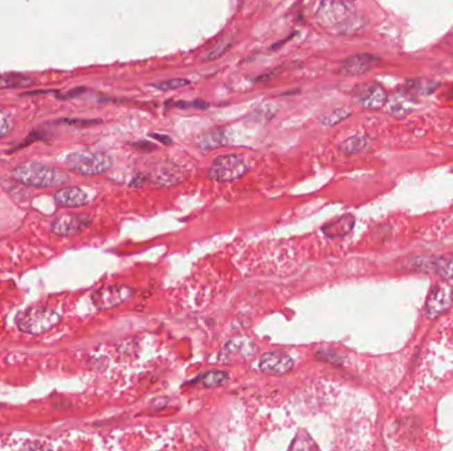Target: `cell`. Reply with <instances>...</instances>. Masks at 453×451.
<instances>
[{
	"label": "cell",
	"mask_w": 453,
	"mask_h": 451,
	"mask_svg": "<svg viewBox=\"0 0 453 451\" xmlns=\"http://www.w3.org/2000/svg\"><path fill=\"white\" fill-rule=\"evenodd\" d=\"M276 113H277L276 106L273 103L265 102V103H262L260 106H257L249 114L247 119H248L249 122L256 123V125H265V123H268L269 121L273 119V116H276Z\"/></svg>",
	"instance_id": "ffe728a7"
},
{
	"label": "cell",
	"mask_w": 453,
	"mask_h": 451,
	"mask_svg": "<svg viewBox=\"0 0 453 451\" xmlns=\"http://www.w3.org/2000/svg\"><path fill=\"white\" fill-rule=\"evenodd\" d=\"M187 85H190L189 80H186V78H174V80H167V81H163V82L153 84L151 87L162 90V91H167V90H176V89L187 87Z\"/></svg>",
	"instance_id": "4316f807"
},
{
	"label": "cell",
	"mask_w": 453,
	"mask_h": 451,
	"mask_svg": "<svg viewBox=\"0 0 453 451\" xmlns=\"http://www.w3.org/2000/svg\"><path fill=\"white\" fill-rule=\"evenodd\" d=\"M352 113L350 107L348 106H341V107H336L330 112H327L326 114H323L321 118V123L323 126H334L336 123L342 122L343 119L349 118Z\"/></svg>",
	"instance_id": "603a6c76"
},
{
	"label": "cell",
	"mask_w": 453,
	"mask_h": 451,
	"mask_svg": "<svg viewBox=\"0 0 453 451\" xmlns=\"http://www.w3.org/2000/svg\"><path fill=\"white\" fill-rule=\"evenodd\" d=\"M185 175L182 173V168H179L176 164L173 163H162L160 167L154 170L153 175L148 177V182H154L160 186H174L182 182Z\"/></svg>",
	"instance_id": "4fadbf2b"
},
{
	"label": "cell",
	"mask_w": 453,
	"mask_h": 451,
	"mask_svg": "<svg viewBox=\"0 0 453 451\" xmlns=\"http://www.w3.org/2000/svg\"><path fill=\"white\" fill-rule=\"evenodd\" d=\"M65 166L74 174L94 176L108 173L113 167V158L100 150H78L65 158Z\"/></svg>",
	"instance_id": "3957f363"
},
{
	"label": "cell",
	"mask_w": 453,
	"mask_h": 451,
	"mask_svg": "<svg viewBox=\"0 0 453 451\" xmlns=\"http://www.w3.org/2000/svg\"><path fill=\"white\" fill-rule=\"evenodd\" d=\"M61 320L59 312L44 306H33L16 317V326L22 333L42 335L56 327Z\"/></svg>",
	"instance_id": "277c9868"
},
{
	"label": "cell",
	"mask_w": 453,
	"mask_h": 451,
	"mask_svg": "<svg viewBox=\"0 0 453 451\" xmlns=\"http://www.w3.org/2000/svg\"><path fill=\"white\" fill-rule=\"evenodd\" d=\"M132 145L133 147H135V148H138V150H144V151H153V150L157 148L155 145H153V143H150V142H147V141L134 142V143H132Z\"/></svg>",
	"instance_id": "1f68e13d"
},
{
	"label": "cell",
	"mask_w": 453,
	"mask_h": 451,
	"mask_svg": "<svg viewBox=\"0 0 453 451\" xmlns=\"http://www.w3.org/2000/svg\"><path fill=\"white\" fill-rule=\"evenodd\" d=\"M14 129V116L6 109H0V138H4Z\"/></svg>",
	"instance_id": "484cf974"
},
{
	"label": "cell",
	"mask_w": 453,
	"mask_h": 451,
	"mask_svg": "<svg viewBox=\"0 0 453 451\" xmlns=\"http://www.w3.org/2000/svg\"><path fill=\"white\" fill-rule=\"evenodd\" d=\"M133 297L134 290L132 288L125 285H110L94 291L92 302L99 310H109L130 301Z\"/></svg>",
	"instance_id": "8992f818"
},
{
	"label": "cell",
	"mask_w": 453,
	"mask_h": 451,
	"mask_svg": "<svg viewBox=\"0 0 453 451\" xmlns=\"http://www.w3.org/2000/svg\"><path fill=\"white\" fill-rule=\"evenodd\" d=\"M230 380V375L224 371H208L198 378V382H200L205 388H216L224 385Z\"/></svg>",
	"instance_id": "7402d4cb"
},
{
	"label": "cell",
	"mask_w": 453,
	"mask_h": 451,
	"mask_svg": "<svg viewBox=\"0 0 453 451\" xmlns=\"http://www.w3.org/2000/svg\"><path fill=\"white\" fill-rule=\"evenodd\" d=\"M151 138H154L155 141H158V142H161V143H163V145H171L173 143V139L169 136V135H166V134H158V132H151V134H148Z\"/></svg>",
	"instance_id": "f546056e"
},
{
	"label": "cell",
	"mask_w": 453,
	"mask_h": 451,
	"mask_svg": "<svg viewBox=\"0 0 453 451\" xmlns=\"http://www.w3.org/2000/svg\"><path fill=\"white\" fill-rule=\"evenodd\" d=\"M234 42H236V32L234 30L224 32L202 53V60L203 61L219 60L234 46Z\"/></svg>",
	"instance_id": "5bb4252c"
},
{
	"label": "cell",
	"mask_w": 453,
	"mask_h": 451,
	"mask_svg": "<svg viewBox=\"0 0 453 451\" xmlns=\"http://www.w3.org/2000/svg\"><path fill=\"white\" fill-rule=\"evenodd\" d=\"M352 97L362 107L375 110L387 102V91L377 82H366L354 89Z\"/></svg>",
	"instance_id": "ba28073f"
},
{
	"label": "cell",
	"mask_w": 453,
	"mask_h": 451,
	"mask_svg": "<svg viewBox=\"0 0 453 451\" xmlns=\"http://www.w3.org/2000/svg\"><path fill=\"white\" fill-rule=\"evenodd\" d=\"M434 270L444 279L453 278V254L441 257L434 262Z\"/></svg>",
	"instance_id": "cb8c5ba5"
},
{
	"label": "cell",
	"mask_w": 453,
	"mask_h": 451,
	"mask_svg": "<svg viewBox=\"0 0 453 451\" xmlns=\"http://www.w3.org/2000/svg\"><path fill=\"white\" fill-rule=\"evenodd\" d=\"M379 62V58L370 53H358L350 58H345L339 65V74L342 76H359L368 72Z\"/></svg>",
	"instance_id": "8fae6325"
},
{
	"label": "cell",
	"mask_w": 453,
	"mask_h": 451,
	"mask_svg": "<svg viewBox=\"0 0 453 451\" xmlns=\"http://www.w3.org/2000/svg\"><path fill=\"white\" fill-rule=\"evenodd\" d=\"M317 20L322 27L342 35L355 33L364 26L362 16L355 12V6L350 1H322L317 10Z\"/></svg>",
	"instance_id": "6da1fadb"
},
{
	"label": "cell",
	"mask_w": 453,
	"mask_h": 451,
	"mask_svg": "<svg viewBox=\"0 0 453 451\" xmlns=\"http://www.w3.org/2000/svg\"><path fill=\"white\" fill-rule=\"evenodd\" d=\"M20 451H53L42 442H28L26 443Z\"/></svg>",
	"instance_id": "f1b7e54d"
},
{
	"label": "cell",
	"mask_w": 453,
	"mask_h": 451,
	"mask_svg": "<svg viewBox=\"0 0 453 451\" xmlns=\"http://www.w3.org/2000/svg\"><path fill=\"white\" fill-rule=\"evenodd\" d=\"M225 357H231V356H243L244 359H250L256 351V347L255 344L249 340V339H246V337H239V339H234L232 342H230L227 346H225Z\"/></svg>",
	"instance_id": "ac0fdd59"
},
{
	"label": "cell",
	"mask_w": 453,
	"mask_h": 451,
	"mask_svg": "<svg viewBox=\"0 0 453 451\" xmlns=\"http://www.w3.org/2000/svg\"><path fill=\"white\" fill-rule=\"evenodd\" d=\"M285 68L284 67H278V68H275V69H272L271 72H266L264 73V74H262V76H259L256 80H255V82H260V84H265V82H268V81H272L273 78H276L277 77L278 74L282 72Z\"/></svg>",
	"instance_id": "83f0119b"
},
{
	"label": "cell",
	"mask_w": 453,
	"mask_h": 451,
	"mask_svg": "<svg viewBox=\"0 0 453 451\" xmlns=\"http://www.w3.org/2000/svg\"><path fill=\"white\" fill-rule=\"evenodd\" d=\"M390 110L395 116H404L409 112V102H407V93L403 91L402 94H394L390 101Z\"/></svg>",
	"instance_id": "d4e9b609"
},
{
	"label": "cell",
	"mask_w": 453,
	"mask_h": 451,
	"mask_svg": "<svg viewBox=\"0 0 453 451\" xmlns=\"http://www.w3.org/2000/svg\"><path fill=\"white\" fill-rule=\"evenodd\" d=\"M452 298V288L448 283L436 285L427 299L425 310H427L428 317L431 319L438 318L440 314H443L451 306Z\"/></svg>",
	"instance_id": "30bf717a"
},
{
	"label": "cell",
	"mask_w": 453,
	"mask_h": 451,
	"mask_svg": "<svg viewBox=\"0 0 453 451\" xmlns=\"http://www.w3.org/2000/svg\"><path fill=\"white\" fill-rule=\"evenodd\" d=\"M292 357L282 351L265 352L259 360L260 371L271 376H282L289 373L293 369Z\"/></svg>",
	"instance_id": "9c48e42d"
},
{
	"label": "cell",
	"mask_w": 453,
	"mask_h": 451,
	"mask_svg": "<svg viewBox=\"0 0 453 451\" xmlns=\"http://www.w3.org/2000/svg\"><path fill=\"white\" fill-rule=\"evenodd\" d=\"M227 143H228V131L224 127H216L207 131L198 141V145L202 150H215Z\"/></svg>",
	"instance_id": "2e32d148"
},
{
	"label": "cell",
	"mask_w": 453,
	"mask_h": 451,
	"mask_svg": "<svg viewBox=\"0 0 453 451\" xmlns=\"http://www.w3.org/2000/svg\"><path fill=\"white\" fill-rule=\"evenodd\" d=\"M289 451H320L316 441L305 430H300L294 436Z\"/></svg>",
	"instance_id": "44dd1931"
},
{
	"label": "cell",
	"mask_w": 453,
	"mask_h": 451,
	"mask_svg": "<svg viewBox=\"0 0 453 451\" xmlns=\"http://www.w3.org/2000/svg\"><path fill=\"white\" fill-rule=\"evenodd\" d=\"M371 145H373V139L368 135L355 134V135L349 136L348 139H345L339 145V150L346 155H354V154L362 152L367 148H370Z\"/></svg>",
	"instance_id": "e0dca14e"
},
{
	"label": "cell",
	"mask_w": 453,
	"mask_h": 451,
	"mask_svg": "<svg viewBox=\"0 0 453 451\" xmlns=\"http://www.w3.org/2000/svg\"><path fill=\"white\" fill-rule=\"evenodd\" d=\"M11 176L17 183L35 188H56L67 184L69 180L65 171L39 161H24L17 164L11 171Z\"/></svg>",
	"instance_id": "7a4b0ae2"
},
{
	"label": "cell",
	"mask_w": 453,
	"mask_h": 451,
	"mask_svg": "<svg viewBox=\"0 0 453 451\" xmlns=\"http://www.w3.org/2000/svg\"><path fill=\"white\" fill-rule=\"evenodd\" d=\"M191 451H207L205 449H203V448H198V449H194V450Z\"/></svg>",
	"instance_id": "836d02e7"
},
{
	"label": "cell",
	"mask_w": 453,
	"mask_h": 451,
	"mask_svg": "<svg viewBox=\"0 0 453 451\" xmlns=\"http://www.w3.org/2000/svg\"><path fill=\"white\" fill-rule=\"evenodd\" d=\"M248 171V163L241 157L236 154H225L219 155L212 161L208 176L215 182L227 183L243 177Z\"/></svg>",
	"instance_id": "5b68a950"
},
{
	"label": "cell",
	"mask_w": 453,
	"mask_h": 451,
	"mask_svg": "<svg viewBox=\"0 0 453 451\" xmlns=\"http://www.w3.org/2000/svg\"><path fill=\"white\" fill-rule=\"evenodd\" d=\"M355 218L352 215H343L333 221H329L321 228V232L327 238H341L348 236L354 229Z\"/></svg>",
	"instance_id": "9a60e30c"
},
{
	"label": "cell",
	"mask_w": 453,
	"mask_h": 451,
	"mask_svg": "<svg viewBox=\"0 0 453 451\" xmlns=\"http://www.w3.org/2000/svg\"><path fill=\"white\" fill-rule=\"evenodd\" d=\"M55 202L61 208H81L88 205L90 196L80 187H62L55 193Z\"/></svg>",
	"instance_id": "7c38bea8"
},
{
	"label": "cell",
	"mask_w": 453,
	"mask_h": 451,
	"mask_svg": "<svg viewBox=\"0 0 453 451\" xmlns=\"http://www.w3.org/2000/svg\"><path fill=\"white\" fill-rule=\"evenodd\" d=\"M146 183H150V182H148V176H145V175H138L137 177H134V180H133L130 186H133V187H142V186H145Z\"/></svg>",
	"instance_id": "d6a6232c"
},
{
	"label": "cell",
	"mask_w": 453,
	"mask_h": 451,
	"mask_svg": "<svg viewBox=\"0 0 453 451\" xmlns=\"http://www.w3.org/2000/svg\"><path fill=\"white\" fill-rule=\"evenodd\" d=\"M36 80L27 74L22 73H4L0 74V90L3 89H17V87H28L33 85Z\"/></svg>",
	"instance_id": "d6986e66"
},
{
	"label": "cell",
	"mask_w": 453,
	"mask_h": 451,
	"mask_svg": "<svg viewBox=\"0 0 453 451\" xmlns=\"http://www.w3.org/2000/svg\"><path fill=\"white\" fill-rule=\"evenodd\" d=\"M64 122L69 123V125H81V126H88V125H96L100 123L101 121H84V119H65Z\"/></svg>",
	"instance_id": "4dcf8cb0"
},
{
	"label": "cell",
	"mask_w": 453,
	"mask_h": 451,
	"mask_svg": "<svg viewBox=\"0 0 453 451\" xmlns=\"http://www.w3.org/2000/svg\"><path fill=\"white\" fill-rule=\"evenodd\" d=\"M92 224V216L87 213H65L55 218L51 224V233L59 237L83 232Z\"/></svg>",
	"instance_id": "52a82bcc"
}]
</instances>
